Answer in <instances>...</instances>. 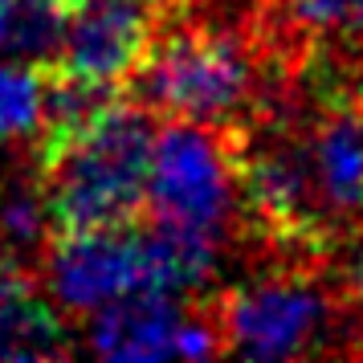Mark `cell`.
<instances>
[{
	"label": "cell",
	"instance_id": "cell-5",
	"mask_svg": "<svg viewBox=\"0 0 363 363\" xmlns=\"http://www.w3.org/2000/svg\"><path fill=\"white\" fill-rule=\"evenodd\" d=\"M33 269L66 327H82L94 311L123 294L155 290V265L139 220L90 233H53Z\"/></svg>",
	"mask_w": 363,
	"mask_h": 363
},
{
	"label": "cell",
	"instance_id": "cell-4",
	"mask_svg": "<svg viewBox=\"0 0 363 363\" xmlns=\"http://www.w3.org/2000/svg\"><path fill=\"white\" fill-rule=\"evenodd\" d=\"M204 302L225 355H359V335L343 306L327 253H269L262 274L220 294H208Z\"/></svg>",
	"mask_w": 363,
	"mask_h": 363
},
{
	"label": "cell",
	"instance_id": "cell-13",
	"mask_svg": "<svg viewBox=\"0 0 363 363\" xmlns=\"http://www.w3.org/2000/svg\"><path fill=\"white\" fill-rule=\"evenodd\" d=\"M53 4H62V9H66V4H69V0H53Z\"/></svg>",
	"mask_w": 363,
	"mask_h": 363
},
{
	"label": "cell",
	"instance_id": "cell-12",
	"mask_svg": "<svg viewBox=\"0 0 363 363\" xmlns=\"http://www.w3.org/2000/svg\"><path fill=\"white\" fill-rule=\"evenodd\" d=\"M351 90H355V99L363 102V66H355V74H351Z\"/></svg>",
	"mask_w": 363,
	"mask_h": 363
},
{
	"label": "cell",
	"instance_id": "cell-7",
	"mask_svg": "<svg viewBox=\"0 0 363 363\" xmlns=\"http://www.w3.org/2000/svg\"><path fill=\"white\" fill-rule=\"evenodd\" d=\"M188 302L164 290H135L106 302L82 323L86 351L99 359H176Z\"/></svg>",
	"mask_w": 363,
	"mask_h": 363
},
{
	"label": "cell",
	"instance_id": "cell-1",
	"mask_svg": "<svg viewBox=\"0 0 363 363\" xmlns=\"http://www.w3.org/2000/svg\"><path fill=\"white\" fill-rule=\"evenodd\" d=\"M139 225L155 233L200 286L213 278L225 249L245 237L233 123L167 118L155 127Z\"/></svg>",
	"mask_w": 363,
	"mask_h": 363
},
{
	"label": "cell",
	"instance_id": "cell-11",
	"mask_svg": "<svg viewBox=\"0 0 363 363\" xmlns=\"http://www.w3.org/2000/svg\"><path fill=\"white\" fill-rule=\"evenodd\" d=\"M9 25H13V0H0V53L9 50Z\"/></svg>",
	"mask_w": 363,
	"mask_h": 363
},
{
	"label": "cell",
	"instance_id": "cell-10",
	"mask_svg": "<svg viewBox=\"0 0 363 363\" xmlns=\"http://www.w3.org/2000/svg\"><path fill=\"white\" fill-rule=\"evenodd\" d=\"M335 249H343V262L327 253L330 257V269H335V281H339V294H343V306L355 323V335H359V355H363V225L339 237Z\"/></svg>",
	"mask_w": 363,
	"mask_h": 363
},
{
	"label": "cell",
	"instance_id": "cell-2",
	"mask_svg": "<svg viewBox=\"0 0 363 363\" xmlns=\"http://www.w3.org/2000/svg\"><path fill=\"white\" fill-rule=\"evenodd\" d=\"M274 82L278 74L253 29L200 17L188 0L160 29L123 94L160 123H241L274 94Z\"/></svg>",
	"mask_w": 363,
	"mask_h": 363
},
{
	"label": "cell",
	"instance_id": "cell-6",
	"mask_svg": "<svg viewBox=\"0 0 363 363\" xmlns=\"http://www.w3.org/2000/svg\"><path fill=\"white\" fill-rule=\"evenodd\" d=\"M188 0H69L50 66L66 78L123 90Z\"/></svg>",
	"mask_w": 363,
	"mask_h": 363
},
{
	"label": "cell",
	"instance_id": "cell-8",
	"mask_svg": "<svg viewBox=\"0 0 363 363\" xmlns=\"http://www.w3.org/2000/svg\"><path fill=\"white\" fill-rule=\"evenodd\" d=\"M69 355H74L69 327L50 306L37 269L0 253V359L45 363Z\"/></svg>",
	"mask_w": 363,
	"mask_h": 363
},
{
	"label": "cell",
	"instance_id": "cell-3",
	"mask_svg": "<svg viewBox=\"0 0 363 363\" xmlns=\"http://www.w3.org/2000/svg\"><path fill=\"white\" fill-rule=\"evenodd\" d=\"M155 127L160 118L118 90L78 131L29 155L53 233H90L139 220Z\"/></svg>",
	"mask_w": 363,
	"mask_h": 363
},
{
	"label": "cell",
	"instance_id": "cell-9",
	"mask_svg": "<svg viewBox=\"0 0 363 363\" xmlns=\"http://www.w3.org/2000/svg\"><path fill=\"white\" fill-rule=\"evenodd\" d=\"M45 62L0 66V143H25L33 151L45 123Z\"/></svg>",
	"mask_w": 363,
	"mask_h": 363
}]
</instances>
